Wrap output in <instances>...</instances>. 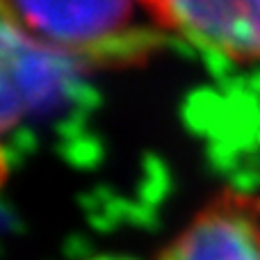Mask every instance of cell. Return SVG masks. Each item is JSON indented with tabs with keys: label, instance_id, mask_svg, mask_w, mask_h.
<instances>
[{
	"label": "cell",
	"instance_id": "obj_4",
	"mask_svg": "<svg viewBox=\"0 0 260 260\" xmlns=\"http://www.w3.org/2000/svg\"><path fill=\"white\" fill-rule=\"evenodd\" d=\"M87 260H135L128 256H114V253H105V256H94V258H87Z\"/></svg>",
	"mask_w": 260,
	"mask_h": 260
},
{
	"label": "cell",
	"instance_id": "obj_3",
	"mask_svg": "<svg viewBox=\"0 0 260 260\" xmlns=\"http://www.w3.org/2000/svg\"><path fill=\"white\" fill-rule=\"evenodd\" d=\"M155 260H260V203L224 189L212 197Z\"/></svg>",
	"mask_w": 260,
	"mask_h": 260
},
{
	"label": "cell",
	"instance_id": "obj_2",
	"mask_svg": "<svg viewBox=\"0 0 260 260\" xmlns=\"http://www.w3.org/2000/svg\"><path fill=\"white\" fill-rule=\"evenodd\" d=\"M167 32L233 62H260V0H139Z\"/></svg>",
	"mask_w": 260,
	"mask_h": 260
},
{
	"label": "cell",
	"instance_id": "obj_1",
	"mask_svg": "<svg viewBox=\"0 0 260 260\" xmlns=\"http://www.w3.org/2000/svg\"><path fill=\"white\" fill-rule=\"evenodd\" d=\"M5 25L82 62H137L157 37L135 23V0H3Z\"/></svg>",
	"mask_w": 260,
	"mask_h": 260
}]
</instances>
